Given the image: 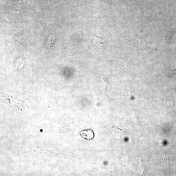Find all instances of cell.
<instances>
[{
    "instance_id": "1",
    "label": "cell",
    "mask_w": 176,
    "mask_h": 176,
    "mask_svg": "<svg viewBox=\"0 0 176 176\" xmlns=\"http://www.w3.org/2000/svg\"><path fill=\"white\" fill-rule=\"evenodd\" d=\"M80 133L82 137L86 140H90L94 138V132L91 130L88 129L82 131Z\"/></svg>"
}]
</instances>
